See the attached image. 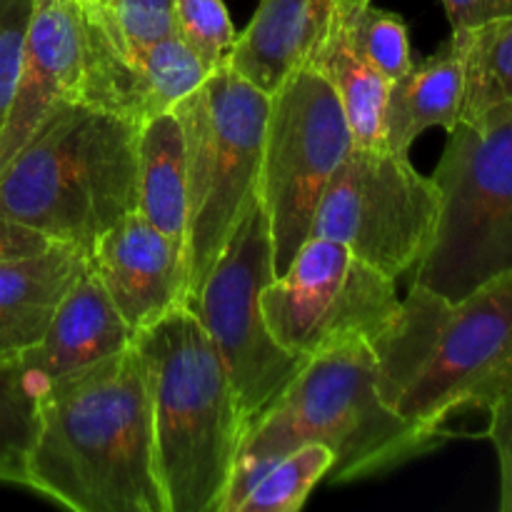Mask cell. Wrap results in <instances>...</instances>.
<instances>
[{"mask_svg":"<svg viewBox=\"0 0 512 512\" xmlns=\"http://www.w3.org/2000/svg\"><path fill=\"white\" fill-rule=\"evenodd\" d=\"M28 488L75 512H168L133 343L45 385Z\"/></svg>","mask_w":512,"mask_h":512,"instance_id":"1","label":"cell"},{"mask_svg":"<svg viewBox=\"0 0 512 512\" xmlns=\"http://www.w3.org/2000/svg\"><path fill=\"white\" fill-rule=\"evenodd\" d=\"M448 435L390 410L375 385L373 348L365 338L348 340L308 358L250 425L218 512L238 510L263 470L298 445H325L333 453L328 480L353 483L440 448Z\"/></svg>","mask_w":512,"mask_h":512,"instance_id":"2","label":"cell"},{"mask_svg":"<svg viewBox=\"0 0 512 512\" xmlns=\"http://www.w3.org/2000/svg\"><path fill=\"white\" fill-rule=\"evenodd\" d=\"M370 348L380 398L400 418L445 430L453 413L490 410L512 383V275L460 300L413 283Z\"/></svg>","mask_w":512,"mask_h":512,"instance_id":"3","label":"cell"},{"mask_svg":"<svg viewBox=\"0 0 512 512\" xmlns=\"http://www.w3.org/2000/svg\"><path fill=\"white\" fill-rule=\"evenodd\" d=\"M168 512H218L248 425L218 348L188 305L133 335Z\"/></svg>","mask_w":512,"mask_h":512,"instance_id":"4","label":"cell"},{"mask_svg":"<svg viewBox=\"0 0 512 512\" xmlns=\"http://www.w3.org/2000/svg\"><path fill=\"white\" fill-rule=\"evenodd\" d=\"M138 125L65 100L0 170V215L88 253L138 210Z\"/></svg>","mask_w":512,"mask_h":512,"instance_id":"5","label":"cell"},{"mask_svg":"<svg viewBox=\"0 0 512 512\" xmlns=\"http://www.w3.org/2000/svg\"><path fill=\"white\" fill-rule=\"evenodd\" d=\"M433 183L438 223L413 283L460 300L512 275V103L450 130Z\"/></svg>","mask_w":512,"mask_h":512,"instance_id":"6","label":"cell"},{"mask_svg":"<svg viewBox=\"0 0 512 512\" xmlns=\"http://www.w3.org/2000/svg\"><path fill=\"white\" fill-rule=\"evenodd\" d=\"M268 110L270 95L228 63L173 108L183 125L188 163V300L198 295L245 205L258 193Z\"/></svg>","mask_w":512,"mask_h":512,"instance_id":"7","label":"cell"},{"mask_svg":"<svg viewBox=\"0 0 512 512\" xmlns=\"http://www.w3.org/2000/svg\"><path fill=\"white\" fill-rule=\"evenodd\" d=\"M273 280L270 220L260 193H253L198 295L185 303L218 348L248 428L308 363L265 325L260 295Z\"/></svg>","mask_w":512,"mask_h":512,"instance_id":"8","label":"cell"},{"mask_svg":"<svg viewBox=\"0 0 512 512\" xmlns=\"http://www.w3.org/2000/svg\"><path fill=\"white\" fill-rule=\"evenodd\" d=\"M353 148L333 85L300 65L270 93L258 193L270 220L275 278L310 238L323 190Z\"/></svg>","mask_w":512,"mask_h":512,"instance_id":"9","label":"cell"},{"mask_svg":"<svg viewBox=\"0 0 512 512\" xmlns=\"http://www.w3.org/2000/svg\"><path fill=\"white\" fill-rule=\"evenodd\" d=\"M440 195L433 178L388 148H350L328 180L310 235L348 245L388 278L413 270L433 240Z\"/></svg>","mask_w":512,"mask_h":512,"instance_id":"10","label":"cell"},{"mask_svg":"<svg viewBox=\"0 0 512 512\" xmlns=\"http://www.w3.org/2000/svg\"><path fill=\"white\" fill-rule=\"evenodd\" d=\"M400 298L395 280L348 245L310 235L293 263L260 295L263 318L288 353L313 358L348 340H370L390 323Z\"/></svg>","mask_w":512,"mask_h":512,"instance_id":"11","label":"cell"},{"mask_svg":"<svg viewBox=\"0 0 512 512\" xmlns=\"http://www.w3.org/2000/svg\"><path fill=\"white\" fill-rule=\"evenodd\" d=\"M83 20L80 103L140 125L173 110L210 75L175 33L155 43H125L85 5Z\"/></svg>","mask_w":512,"mask_h":512,"instance_id":"12","label":"cell"},{"mask_svg":"<svg viewBox=\"0 0 512 512\" xmlns=\"http://www.w3.org/2000/svg\"><path fill=\"white\" fill-rule=\"evenodd\" d=\"M83 63L80 0H33L13 103L0 130V170L60 103L80 98Z\"/></svg>","mask_w":512,"mask_h":512,"instance_id":"13","label":"cell"},{"mask_svg":"<svg viewBox=\"0 0 512 512\" xmlns=\"http://www.w3.org/2000/svg\"><path fill=\"white\" fill-rule=\"evenodd\" d=\"M88 268L133 333L158 323L188 300L185 245L138 210L110 225L88 250Z\"/></svg>","mask_w":512,"mask_h":512,"instance_id":"14","label":"cell"},{"mask_svg":"<svg viewBox=\"0 0 512 512\" xmlns=\"http://www.w3.org/2000/svg\"><path fill=\"white\" fill-rule=\"evenodd\" d=\"M373 0H260L248 28L238 33L228 65L273 93L293 70L308 65L335 20Z\"/></svg>","mask_w":512,"mask_h":512,"instance_id":"15","label":"cell"},{"mask_svg":"<svg viewBox=\"0 0 512 512\" xmlns=\"http://www.w3.org/2000/svg\"><path fill=\"white\" fill-rule=\"evenodd\" d=\"M133 330L118 313L103 283L90 268L65 293L43 340L20 355L40 385L73 370L88 368L133 343Z\"/></svg>","mask_w":512,"mask_h":512,"instance_id":"16","label":"cell"},{"mask_svg":"<svg viewBox=\"0 0 512 512\" xmlns=\"http://www.w3.org/2000/svg\"><path fill=\"white\" fill-rule=\"evenodd\" d=\"M85 268L88 253L68 243L0 263V358H20L43 340L60 300Z\"/></svg>","mask_w":512,"mask_h":512,"instance_id":"17","label":"cell"},{"mask_svg":"<svg viewBox=\"0 0 512 512\" xmlns=\"http://www.w3.org/2000/svg\"><path fill=\"white\" fill-rule=\"evenodd\" d=\"M468 30H453L448 43L430 58L413 63L388 88L385 100V148L408 155L415 138L428 128L453 130L465 100Z\"/></svg>","mask_w":512,"mask_h":512,"instance_id":"18","label":"cell"},{"mask_svg":"<svg viewBox=\"0 0 512 512\" xmlns=\"http://www.w3.org/2000/svg\"><path fill=\"white\" fill-rule=\"evenodd\" d=\"M138 213L185 245L188 225V163L185 133L173 110L138 125Z\"/></svg>","mask_w":512,"mask_h":512,"instance_id":"19","label":"cell"},{"mask_svg":"<svg viewBox=\"0 0 512 512\" xmlns=\"http://www.w3.org/2000/svg\"><path fill=\"white\" fill-rule=\"evenodd\" d=\"M348 18L335 20L328 38L315 50L308 65L320 70L338 93L355 148H385L383 120L390 80L350 48L348 35H345Z\"/></svg>","mask_w":512,"mask_h":512,"instance_id":"20","label":"cell"},{"mask_svg":"<svg viewBox=\"0 0 512 512\" xmlns=\"http://www.w3.org/2000/svg\"><path fill=\"white\" fill-rule=\"evenodd\" d=\"M43 385L20 358H0V483L28 488V465L40 425Z\"/></svg>","mask_w":512,"mask_h":512,"instance_id":"21","label":"cell"},{"mask_svg":"<svg viewBox=\"0 0 512 512\" xmlns=\"http://www.w3.org/2000/svg\"><path fill=\"white\" fill-rule=\"evenodd\" d=\"M500 103H512V15L468 30L460 120H475Z\"/></svg>","mask_w":512,"mask_h":512,"instance_id":"22","label":"cell"},{"mask_svg":"<svg viewBox=\"0 0 512 512\" xmlns=\"http://www.w3.org/2000/svg\"><path fill=\"white\" fill-rule=\"evenodd\" d=\"M330 468L333 453L325 445H298L263 470L235 512H298Z\"/></svg>","mask_w":512,"mask_h":512,"instance_id":"23","label":"cell"},{"mask_svg":"<svg viewBox=\"0 0 512 512\" xmlns=\"http://www.w3.org/2000/svg\"><path fill=\"white\" fill-rule=\"evenodd\" d=\"M348 43L360 58L393 83L413 65L408 25L398 13L368 3L345 20Z\"/></svg>","mask_w":512,"mask_h":512,"instance_id":"24","label":"cell"},{"mask_svg":"<svg viewBox=\"0 0 512 512\" xmlns=\"http://www.w3.org/2000/svg\"><path fill=\"white\" fill-rule=\"evenodd\" d=\"M173 33L208 73L228 63L238 40L223 0H173Z\"/></svg>","mask_w":512,"mask_h":512,"instance_id":"25","label":"cell"},{"mask_svg":"<svg viewBox=\"0 0 512 512\" xmlns=\"http://www.w3.org/2000/svg\"><path fill=\"white\" fill-rule=\"evenodd\" d=\"M125 43H155L173 35V0H80Z\"/></svg>","mask_w":512,"mask_h":512,"instance_id":"26","label":"cell"},{"mask_svg":"<svg viewBox=\"0 0 512 512\" xmlns=\"http://www.w3.org/2000/svg\"><path fill=\"white\" fill-rule=\"evenodd\" d=\"M33 0H0V130L13 103Z\"/></svg>","mask_w":512,"mask_h":512,"instance_id":"27","label":"cell"},{"mask_svg":"<svg viewBox=\"0 0 512 512\" xmlns=\"http://www.w3.org/2000/svg\"><path fill=\"white\" fill-rule=\"evenodd\" d=\"M488 413L490 425L485 435L495 445L500 463V510L512 512V383Z\"/></svg>","mask_w":512,"mask_h":512,"instance_id":"28","label":"cell"},{"mask_svg":"<svg viewBox=\"0 0 512 512\" xmlns=\"http://www.w3.org/2000/svg\"><path fill=\"white\" fill-rule=\"evenodd\" d=\"M443 5L453 30H475L512 15V0H443Z\"/></svg>","mask_w":512,"mask_h":512,"instance_id":"29","label":"cell"},{"mask_svg":"<svg viewBox=\"0 0 512 512\" xmlns=\"http://www.w3.org/2000/svg\"><path fill=\"white\" fill-rule=\"evenodd\" d=\"M50 245H53V240L45 238L43 233L18 223V220L0 215V263L38 255L45 248H50Z\"/></svg>","mask_w":512,"mask_h":512,"instance_id":"30","label":"cell"}]
</instances>
